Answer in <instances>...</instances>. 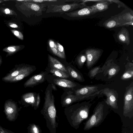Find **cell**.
<instances>
[{
	"label": "cell",
	"mask_w": 133,
	"mask_h": 133,
	"mask_svg": "<svg viewBox=\"0 0 133 133\" xmlns=\"http://www.w3.org/2000/svg\"><path fill=\"white\" fill-rule=\"evenodd\" d=\"M50 72L54 75L61 78H67L69 77L68 73L60 70L52 68Z\"/></svg>",
	"instance_id": "cell-21"
},
{
	"label": "cell",
	"mask_w": 133,
	"mask_h": 133,
	"mask_svg": "<svg viewBox=\"0 0 133 133\" xmlns=\"http://www.w3.org/2000/svg\"><path fill=\"white\" fill-rule=\"evenodd\" d=\"M40 102V98L39 94H38L37 97L36 107L38 108L39 107Z\"/></svg>",
	"instance_id": "cell-34"
},
{
	"label": "cell",
	"mask_w": 133,
	"mask_h": 133,
	"mask_svg": "<svg viewBox=\"0 0 133 133\" xmlns=\"http://www.w3.org/2000/svg\"><path fill=\"white\" fill-rule=\"evenodd\" d=\"M28 133H41L42 130L38 125L34 123L29 124L27 128Z\"/></svg>",
	"instance_id": "cell-23"
},
{
	"label": "cell",
	"mask_w": 133,
	"mask_h": 133,
	"mask_svg": "<svg viewBox=\"0 0 133 133\" xmlns=\"http://www.w3.org/2000/svg\"><path fill=\"white\" fill-rule=\"evenodd\" d=\"M85 99L76 95H69L64 99L62 103V106L67 107L74 102Z\"/></svg>",
	"instance_id": "cell-18"
},
{
	"label": "cell",
	"mask_w": 133,
	"mask_h": 133,
	"mask_svg": "<svg viewBox=\"0 0 133 133\" xmlns=\"http://www.w3.org/2000/svg\"><path fill=\"white\" fill-rule=\"evenodd\" d=\"M8 50L9 52H13L15 51L16 49L10 46L8 48Z\"/></svg>",
	"instance_id": "cell-35"
},
{
	"label": "cell",
	"mask_w": 133,
	"mask_h": 133,
	"mask_svg": "<svg viewBox=\"0 0 133 133\" xmlns=\"http://www.w3.org/2000/svg\"><path fill=\"white\" fill-rule=\"evenodd\" d=\"M87 6L84 2L79 3L75 2L71 4L57 5H51V10L49 12L63 13L75 10L78 8H82Z\"/></svg>",
	"instance_id": "cell-6"
},
{
	"label": "cell",
	"mask_w": 133,
	"mask_h": 133,
	"mask_svg": "<svg viewBox=\"0 0 133 133\" xmlns=\"http://www.w3.org/2000/svg\"><path fill=\"white\" fill-rule=\"evenodd\" d=\"M2 60L1 58L0 57V66H1L2 63Z\"/></svg>",
	"instance_id": "cell-39"
},
{
	"label": "cell",
	"mask_w": 133,
	"mask_h": 133,
	"mask_svg": "<svg viewBox=\"0 0 133 133\" xmlns=\"http://www.w3.org/2000/svg\"><path fill=\"white\" fill-rule=\"evenodd\" d=\"M28 65L21 64H16L15 67L9 71L6 76L2 78V80L3 81L7 82L10 79L15 77L24 70Z\"/></svg>",
	"instance_id": "cell-12"
},
{
	"label": "cell",
	"mask_w": 133,
	"mask_h": 133,
	"mask_svg": "<svg viewBox=\"0 0 133 133\" xmlns=\"http://www.w3.org/2000/svg\"><path fill=\"white\" fill-rule=\"evenodd\" d=\"M30 2H33V3H42L45 1L51 2V0H33L27 1Z\"/></svg>",
	"instance_id": "cell-33"
},
{
	"label": "cell",
	"mask_w": 133,
	"mask_h": 133,
	"mask_svg": "<svg viewBox=\"0 0 133 133\" xmlns=\"http://www.w3.org/2000/svg\"><path fill=\"white\" fill-rule=\"evenodd\" d=\"M100 68L99 66H97L90 70L89 74L90 77L91 78L94 77L99 70Z\"/></svg>",
	"instance_id": "cell-29"
},
{
	"label": "cell",
	"mask_w": 133,
	"mask_h": 133,
	"mask_svg": "<svg viewBox=\"0 0 133 133\" xmlns=\"http://www.w3.org/2000/svg\"><path fill=\"white\" fill-rule=\"evenodd\" d=\"M52 87L54 90H55L56 89V88L55 85L52 84Z\"/></svg>",
	"instance_id": "cell-38"
},
{
	"label": "cell",
	"mask_w": 133,
	"mask_h": 133,
	"mask_svg": "<svg viewBox=\"0 0 133 133\" xmlns=\"http://www.w3.org/2000/svg\"><path fill=\"white\" fill-rule=\"evenodd\" d=\"M104 105L99 103L95 109L93 114L86 122L83 128L84 130H89L99 125L104 119Z\"/></svg>",
	"instance_id": "cell-3"
},
{
	"label": "cell",
	"mask_w": 133,
	"mask_h": 133,
	"mask_svg": "<svg viewBox=\"0 0 133 133\" xmlns=\"http://www.w3.org/2000/svg\"><path fill=\"white\" fill-rule=\"evenodd\" d=\"M117 38L120 42L128 45L130 43V36L128 30L122 28L117 35Z\"/></svg>",
	"instance_id": "cell-16"
},
{
	"label": "cell",
	"mask_w": 133,
	"mask_h": 133,
	"mask_svg": "<svg viewBox=\"0 0 133 133\" xmlns=\"http://www.w3.org/2000/svg\"><path fill=\"white\" fill-rule=\"evenodd\" d=\"M101 91L102 93L104 94L107 96V99L105 101L107 104L113 109H117L118 107L116 95L114 91L106 88L102 89Z\"/></svg>",
	"instance_id": "cell-9"
},
{
	"label": "cell",
	"mask_w": 133,
	"mask_h": 133,
	"mask_svg": "<svg viewBox=\"0 0 133 133\" xmlns=\"http://www.w3.org/2000/svg\"><path fill=\"white\" fill-rule=\"evenodd\" d=\"M22 108L21 107L19 108L17 103L12 99L6 100L4 105V112L6 118L10 121H14L17 118Z\"/></svg>",
	"instance_id": "cell-4"
},
{
	"label": "cell",
	"mask_w": 133,
	"mask_h": 133,
	"mask_svg": "<svg viewBox=\"0 0 133 133\" xmlns=\"http://www.w3.org/2000/svg\"><path fill=\"white\" fill-rule=\"evenodd\" d=\"M133 83L127 88L124 94L123 115L126 117H132L133 110Z\"/></svg>",
	"instance_id": "cell-5"
},
{
	"label": "cell",
	"mask_w": 133,
	"mask_h": 133,
	"mask_svg": "<svg viewBox=\"0 0 133 133\" xmlns=\"http://www.w3.org/2000/svg\"><path fill=\"white\" fill-rule=\"evenodd\" d=\"M90 6H86L81 9L69 13H65L68 16L72 17H81L90 16L95 14Z\"/></svg>",
	"instance_id": "cell-11"
},
{
	"label": "cell",
	"mask_w": 133,
	"mask_h": 133,
	"mask_svg": "<svg viewBox=\"0 0 133 133\" xmlns=\"http://www.w3.org/2000/svg\"><path fill=\"white\" fill-rule=\"evenodd\" d=\"M108 1H100L96 3L90 7L95 13L104 11L108 8L110 2Z\"/></svg>",
	"instance_id": "cell-15"
},
{
	"label": "cell",
	"mask_w": 133,
	"mask_h": 133,
	"mask_svg": "<svg viewBox=\"0 0 133 133\" xmlns=\"http://www.w3.org/2000/svg\"><path fill=\"white\" fill-rule=\"evenodd\" d=\"M10 26L11 27L14 28L18 27V26L16 24H11Z\"/></svg>",
	"instance_id": "cell-37"
},
{
	"label": "cell",
	"mask_w": 133,
	"mask_h": 133,
	"mask_svg": "<svg viewBox=\"0 0 133 133\" xmlns=\"http://www.w3.org/2000/svg\"><path fill=\"white\" fill-rule=\"evenodd\" d=\"M117 24L116 21L114 19L110 20L106 22L104 25L108 28H111L115 27Z\"/></svg>",
	"instance_id": "cell-28"
},
{
	"label": "cell",
	"mask_w": 133,
	"mask_h": 133,
	"mask_svg": "<svg viewBox=\"0 0 133 133\" xmlns=\"http://www.w3.org/2000/svg\"><path fill=\"white\" fill-rule=\"evenodd\" d=\"M87 66L88 68L92 66L98 61L101 56V51L95 49H89L85 50Z\"/></svg>",
	"instance_id": "cell-8"
},
{
	"label": "cell",
	"mask_w": 133,
	"mask_h": 133,
	"mask_svg": "<svg viewBox=\"0 0 133 133\" xmlns=\"http://www.w3.org/2000/svg\"><path fill=\"white\" fill-rule=\"evenodd\" d=\"M86 60V57L85 54H82L78 57L77 59V62L78 65L80 66H82Z\"/></svg>",
	"instance_id": "cell-27"
},
{
	"label": "cell",
	"mask_w": 133,
	"mask_h": 133,
	"mask_svg": "<svg viewBox=\"0 0 133 133\" xmlns=\"http://www.w3.org/2000/svg\"><path fill=\"white\" fill-rule=\"evenodd\" d=\"M54 82L56 85L65 88H72L77 86L74 83L64 79H56L54 80Z\"/></svg>",
	"instance_id": "cell-20"
},
{
	"label": "cell",
	"mask_w": 133,
	"mask_h": 133,
	"mask_svg": "<svg viewBox=\"0 0 133 133\" xmlns=\"http://www.w3.org/2000/svg\"><path fill=\"white\" fill-rule=\"evenodd\" d=\"M5 13L6 14H9L10 13V10L8 8L6 9L5 10Z\"/></svg>",
	"instance_id": "cell-36"
},
{
	"label": "cell",
	"mask_w": 133,
	"mask_h": 133,
	"mask_svg": "<svg viewBox=\"0 0 133 133\" xmlns=\"http://www.w3.org/2000/svg\"><path fill=\"white\" fill-rule=\"evenodd\" d=\"M0 133H15L9 130L3 128L0 125Z\"/></svg>",
	"instance_id": "cell-31"
},
{
	"label": "cell",
	"mask_w": 133,
	"mask_h": 133,
	"mask_svg": "<svg viewBox=\"0 0 133 133\" xmlns=\"http://www.w3.org/2000/svg\"><path fill=\"white\" fill-rule=\"evenodd\" d=\"M49 46L53 53L55 55L59 57L57 46L56 43L53 40H50L49 41Z\"/></svg>",
	"instance_id": "cell-25"
},
{
	"label": "cell",
	"mask_w": 133,
	"mask_h": 133,
	"mask_svg": "<svg viewBox=\"0 0 133 133\" xmlns=\"http://www.w3.org/2000/svg\"><path fill=\"white\" fill-rule=\"evenodd\" d=\"M90 101L78 103L66 107L64 113L69 123L76 129L88 116L89 109L92 105Z\"/></svg>",
	"instance_id": "cell-1"
},
{
	"label": "cell",
	"mask_w": 133,
	"mask_h": 133,
	"mask_svg": "<svg viewBox=\"0 0 133 133\" xmlns=\"http://www.w3.org/2000/svg\"><path fill=\"white\" fill-rule=\"evenodd\" d=\"M58 51L59 55V57L62 58H65V55L63 47L59 43L56 42Z\"/></svg>",
	"instance_id": "cell-26"
},
{
	"label": "cell",
	"mask_w": 133,
	"mask_h": 133,
	"mask_svg": "<svg viewBox=\"0 0 133 133\" xmlns=\"http://www.w3.org/2000/svg\"><path fill=\"white\" fill-rule=\"evenodd\" d=\"M54 102V98L51 91L46 90L45 102L40 112L46 120V127L50 133H56L58 123Z\"/></svg>",
	"instance_id": "cell-2"
},
{
	"label": "cell",
	"mask_w": 133,
	"mask_h": 133,
	"mask_svg": "<svg viewBox=\"0 0 133 133\" xmlns=\"http://www.w3.org/2000/svg\"><path fill=\"white\" fill-rule=\"evenodd\" d=\"M133 65L126 70L122 75L121 78L123 80H126L133 77Z\"/></svg>",
	"instance_id": "cell-24"
},
{
	"label": "cell",
	"mask_w": 133,
	"mask_h": 133,
	"mask_svg": "<svg viewBox=\"0 0 133 133\" xmlns=\"http://www.w3.org/2000/svg\"><path fill=\"white\" fill-rule=\"evenodd\" d=\"M14 34L16 36H17L20 39H23V35L22 33L19 32L17 31H13Z\"/></svg>",
	"instance_id": "cell-32"
},
{
	"label": "cell",
	"mask_w": 133,
	"mask_h": 133,
	"mask_svg": "<svg viewBox=\"0 0 133 133\" xmlns=\"http://www.w3.org/2000/svg\"><path fill=\"white\" fill-rule=\"evenodd\" d=\"M66 69L68 73L71 77L79 81L83 80L81 75L74 69L69 66L67 67Z\"/></svg>",
	"instance_id": "cell-22"
},
{
	"label": "cell",
	"mask_w": 133,
	"mask_h": 133,
	"mask_svg": "<svg viewBox=\"0 0 133 133\" xmlns=\"http://www.w3.org/2000/svg\"><path fill=\"white\" fill-rule=\"evenodd\" d=\"M36 98L34 93L32 92L26 93L22 96L21 99L19 101V103L23 105L24 107L30 105L36 110L37 109Z\"/></svg>",
	"instance_id": "cell-10"
},
{
	"label": "cell",
	"mask_w": 133,
	"mask_h": 133,
	"mask_svg": "<svg viewBox=\"0 0 133 133\" xmlns=\"http://www.w3.org/2000/svg\"><path fill=\"white\" fill-rule=\"evenodd\" d=\"M25 4L28 9L39 13H42L46 6V5L43 4L32 2L26 3Z\"/></svg>",
	"instance_id": "cell-17"
},
{
	"label": "cell",
	"mask_w": 133,
	"mask_h": 133,
	"mask_svg": "<svg viewBox=\"0 0 133 133\" xmlns=\"http://www.w3.org/2000/svg\"><path fill=\"white\" fill-rule=\"evenodd\" d=\"M33 68L28 65L26 68L18 75L10 79L7 82L15 83L29 76L34 71Z\"/></svg>",
	"instance_id": "cell-14"
},
{
	"label": "cell",
	"mask_w": 133,
	"mask_h": 133,
	"mask_svg": "<svg viewBox=\"0 0 133 133\" xmlns=\"http://www.w3.org/2000/svg\"><path fill=\"white\" fill-rule=\"evenodd\" d=\"M45 74L43 73L31 77L24 84V87H32L44 82L45 80Z\"/></svg>",
	"instance_id": "cell-13"
},
{
	"label": "cell",
	"mask_w": 133,
	"mask_h": 133,
	"mask_svg": "<svg viewBox=\"0 0 133 133\" xmlns=\"http://www.w3.org/2000/svg\"><path fill=\"white\" fill-rule=\"evenodd\" d=\"M116 68L115 67H112L109 69L108 72V73L109 76H112L115 75L117 72Z\"/></svg>",
	"instance_id": "cell-30"
},
{
	"label": "cell",
	"mask_w": 133,
	"mask_h": 133,
	"mask_svg": "<svg viewBox=\"0 0 133 133\" xmlns=\"http://www.w3.org/2000/svg\"><path fill=\"white\" fill-rule=\"evenodd\" d=\"M48 58L50 65L52 68L60 70L68 73L66 69L58 60L50 55H48Z\"/></svg>",
	"instance_id": "cell-19"
},
{
	"label": "cell",
	"mask_w": 133,
	"mask_h": 133,
	"mask_svg": "<svg viewBox=\"0 0 133 133\" xmlns=\"http://www.w3.org/2000/svg\"><path fill=\"white\" fill-rule=\"evenodd\" d=\"M97 86H87L77 90L75 91L76 96L86 99H90V97H94L96 95L101 92L102 90H99Z\"/></svg>",
	"instance_id": "cell-7"
}]
</instances>
